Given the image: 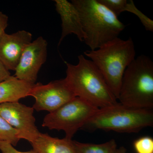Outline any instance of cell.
Instances as JSON below:
<instances>
[{"mask_svg": "<svg viewBox=\"0 0 153 153\" xmlns=\"http://www.w3.org/2000/svg\"><path fill=\"white\" fill-rule=\"evenodd\" d=\"M78 59L76 65L65 62V78L75 96L99 108L117 103V100L94 63L83 55H79Z\"/></svg>", "mask_w": 153, "mask_h": 153, "instance_id": "cell-1", "label": "cell"}, {"mask_svg": "<svg viewBox=\"0 0 153 153\" xmlns=\"http://www.w3.org/2000/svg\"><path fill=\"white\" fill-rule=\"evenodd\" d=\"M79 13L84 42L90 50L98 49L118 38L126 26L98 0H71Z\"/></svg>", "mask_w": 153, "mask_h": 153, "instance_id": "cell-2", "label": "cell"}, {"mask_svg": "<svg viewBox=\"0 0 153 153\" xmlns=\"http://www.w3.org/2000/svg\"><path fill=\"white\" fill-rule=\"evenodd\" d=\"M84 54L98 68L117 100L124 73L135 58L134 44L131 38L126 40L116 38L98 49L86 50Z\"/></svg>", "mask_w": 153, "mask_h": 153, "instance_id": "cell-3", "label": "cell"}, {"mask_svg": "<svg viewBox=\"0 0 153 153\" xmlns=\"http://www.w3.org/2000/svg\"><path fill=\"white\" fill-rule=\"evenodd\" d=\"M117 100L129 107L153 109V62L149 57L140 55L126 68Z\"/></svg>", "mask_w": 153, "mask_h": 153, "instance_id": "cell-4", "label": "cell"}, {"mask_svg": "<svg viewBox=\"0 0 153 153\" xmlns=\"http://www.w3.org/2000/svg\"><path fill=\"white\" fill-rule=\"evenodd\" d=\"M153 126L152 109L132 108L117 102L99 108L81 129L89 132L102 130L131 133Z\"/></svg>", "mask_w": 153, "mask_h": 153, "instance_id": "cell-5", "label": "cell"}, {"mask_svg": "<svg viewBox=\"0 0 153 153\" xmlns=\"http://www.w3.org/2000/svg\"><path fill=\"white\" fill-rule=\"evenodd\" d=\"M99 108L84 100L75 97L44 117L42 126L50 130H63L65 137L72 139L74 134Z\"/></svg>", "mask_w": 153, "mask_h": 153, "instance_id": "cell-6", "label": "cell"}, {"mask_svg": "<svg viewBox=\"0 0 153 153\" xmlns=\"http://www.w3.org/2000/svg\"><path fill=\"white\" fill-rule=\"evenodd\" d=\"M29 96L35 99L33 109L37 111L52 112L75 97L66 79L51 81L47 84H35Z\"/></svg>", "mask_w": 153, "mask_h": 153, "instance_id": "cell-7", "label": "cell"}, {"mask_svg": "<svg viewBox=\"0 0 153 153\" xmlns=\"http://www.w3.org/2000/svg\"><path fill=\"white\" fill-rule=\"evenodd\" d=\"M34 110L19 101L5 102L0 104V116L18 131L21 139L31 144L40 133L36 125Z\"/></svg>", "mask_w": 153, "mask_h": 153, "instance_id": "cell-8", "label": "cell"}, {"mask_svg": "<svg viewBox=\"0 0 153 153\" xmlns=\"http://www.w3.org/2000/svg\"><path fill=\"white\" fill-rule=\"evenodd\" d=\"M47 42L39 37L25 48L15 69L17 79L30 84L36 83L38 74L47 60Z\"/></svg>", "mask_w": 153, "mask_h": 153, "instance_id": "cell-9", "label": "cell"}, {"mask_svg": "<svg viewBox=\"0 0 153 153\" xmlns=\"http://www.w3.org/2000/svg\"><path fill=\"white\" fill-rule=\"evenodd\" d=\"M32 38L30 32L21 30L10 35L5 33L0 38V61L9 71H15Z\"/></svg>", "mask_w": 153, "mask_h": 153, "instance_id": "cell-10", "label": "cell"}, {"mask_svg": "<svg viewBox=\"0 0 153 153\" xmlns=\"http://www.w3.org/2000/svg\"><path fill=\"white\" fill-rule=\"evenodd\" d=\"M55 8L61 18L62 33L58 42L60 46L64 38L74 34L80 41H83L85 35L82 29L79 13L71 2L67 0H55Z\"/></svg>", "mask_w": 153, "mask_h": 153, "instance_id": "cell-11", "label": "cell"}, {"mask_svg": "<svg viewBox=\"0 0 153 153\" xmlns=\"http://www.w3.org/2000/svg\"><path fill=\"white\" fill-rule=\"evenodd\" d=\"M31 144L37 153H76L72 139L53 137L41 132Z\"/></svg>", "mask_w": 153, "mask_h": 153, "instance_id": "cell-12", "label": "cell"}, {"mask_svg": "<svg viewBox=\"0 0 153 153\" xmlns=\"http://www.w3.org/2000/svg\"><path fill=\"white\" fill-rule=\"evenodd\" d=\"M34 85L11 76L7 80L0 82V104L19 101L21 99L29 96Z\"/></svg>", "mask_w": 153, "mask_h": 153, "instance_id": "cell-13", "label": "cell"}, {"mask_svg": "<svg viewBox=\"0 0 153 153\" xmlns=\"http://www.w3.org/2000/svg\"><path fill=\"white\" fill-rule=\"evenodd\" d=\"M76 153H114L117 149V144L112 139L103 143H81L74 141Z\"/></svg>", "mask_w": 153, "mask_h": 153, "instance_id": "cell-14", "label": "cell"}, {"mask_svg": "<svg viewBox=\"0 0 153 153\" xmlns=\"http://www.w3.org/2000/svg\"><path fill=\"white\" fill-rule=\"evenodd\" d=\"M21 139L18 131L0 116V141L8 143L14 146Z\"/></svg>", "mask_w": 153, "mask_h": 153, "instance_id": "cell-15", "label": "cell"}, {"mask_svg": "<svg viewBox=\"0 0 153 153\" xmlns=\"http://www.w3.org/2000/svg\"><path fill=\"white\" fill-rule=\"evenodd\" d=\"M125 12L131 13L137 16L141 22L145 30L150 32H153V21L140 11L135 5L132 0L128 1L126 5Z\"/></svg>", "mask_w": 153, "mask_h": 153, "instance_id": "cell-16", "label": "cell"}, {"mask_svg": "<svg viewBox=\"0 0 153 153\" xmlns=\"http://www.w3.org/2000/svg\"><path fill=\"white\" fill-rule=\"evenodd\" d=\"M137 153H153V139L150 137H141L134 142Z\"/></svg>", "mask_w": 153, "mask_h": 153, "instance_id": "cell-17", "label": "cell"}, {"mask_svg": "<svg viewBox=\"0 0 153 153\" xmlns=\"http://www.w3.org/2000/svg\"><path fill=\"white\" fill-rule=\"evenodd\" d=\"M98 1L117 17L125 12V9L128 2L127 0H98Z\"/></svg>", "mask_w": 153, "mask_h": 153, "instance_id": "cell-18", "label": "cell"}, {"mask_svg": "<svg viewBox=\"0 0 153 153\" xmlns=\"http://www.w3.org/2000/svg\"><path fill=\"white\" fill-rule=\"evenodd\" d=\"M0 151L2 153H37L33 149L28 152H20L15 149L11 144L1 141H0Z\"/></svg>", "mask_w": 153, "mask_h": 153, "instance_id": "cell-19", "label": "cell"}, {"mask_svg": "<svg viewBox=\"0 0 153 153\" xmlns=\"http://www.w3.org/2000/svg\"><path fill=\"white\" fill-rule=\"evenodd\" d=\"M8 17L0 12V38L5 33V30L8 26Z\"/></svg>", "mask_w": 153, "mask_h": 153, "instance_id": "cell-20", "label": "cell"}, {"mask_svg": "<svg viewBox=\"0 0 153 153\" xmlns=\"http://www.w3.org/2000/svg\"><path fill=\"white\" fill-rule=\"evenodd\" d=\"M11 76L10 72L0 61V82L7 80Z\"/></svg>", "mask_w": 153, "mask_h": 153, "instance_id": "cell-21", "label": "cell"}, {"mask_svg": "<svg viewBox=\"0 0 153 153\" xmlns=\"http://www.w3.org/2000/svg\"><path fill=\"white\" fill-rule=\"evenodd\" d=\"M114 153H127L126 150L124 147H121L119 148H117Z\"/></svg>", "mask_w": 153, "mask_h": 153, "instance_id": "cell-22", "label": "cell"}]
</instances>
